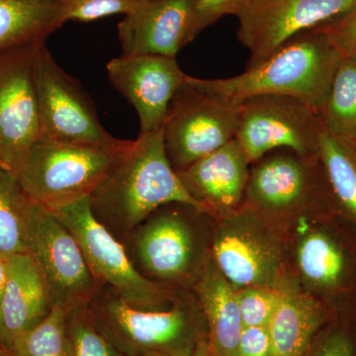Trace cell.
Returning a JSON list of instances; mask_svg holds the SVG:
<instances>
[{"label":"cell","instance_id":"obj_2","mask_svg":"<svg viewBox=\"0 0 356 356\" xmlns=\"http://www.w3.org/2000/svg\"><path fill=\"white\" fill-rule=\"evenodd\" d=\"M216 219L184 202L159 206L122 242L133 266L146 280L192 290L212 259Z\"/></svg>","mask_w":356,"mask_h":356},{"label":"cell","instance_id":"obj_12","mask_svg":"<svg viewBox=\"0 0 356 356\" xmlns=\"http://www.w3.org/2000/svg\"><path fill=\"white\" fill-rule=\"evenodd\" d=\"M26 248L43 277L53 308L69 312L88 305L102 290L76 238L53 212L35 203Z\"/></svg>","mask_w":356,"mask_h":356},{"label":"cell","instance_id":"obj_36","mask_svg":"<svg viewBox=\"0 0 356 356\" xmlns=\"http://www.w3.org/2000/svg\"><path fill=\"white\" fill-rule=\"evenodd\" d=\"M0 356H13V353H11L10 350L7 348L6 346L0 343Z\"/></svg>","mask_w":356,"mask_h":356},{"label":"cell","instance_id":"obj_32","mask_svg":"<svg viewBox=\"0 0 356 356\" xmlns=\"http://www.w3.org/2000/svg\"><path fill=\"white\" fill-rule=\"evenodd\" d=\"M240 2L241 0H196L189 42L224 16L234 15Z\"/></svg>","mask_w":356,"mask_h":356},{"label":"cell","instance_id":"obj_11","mask_svg":"<svg viewBox=\"0 0 356 356\" xmlns=\"http://www.w3.org/2000/svg\"><path fill=\"white\" fill-rule=\"evenodd\" d=\"M34 79L44 137L113 149L130 143L116 139L103 128L88 95L58 65L44 42L35 51Z\"/></svg>","mask_w":356,"mask_h":356},{"label":"cell","instance_id":"obj_10","mask_svg":"<svg viewBox=\"0 0 356 356\" xmlns=\"http://www.w3.org/2000/svg\"><path fill=\"white\" fill-rule=\"evenodd\" d=\"M240 105L199 88L188 76L173 96L163 127L166 158L175 172L235 139Z\"/></svg>","mask_w":356,"mask_h":356},{"label":"cell","instance_id":"obj_25","mask_svg":"<svg viewBox=\"0 0 356 356\" xmlns=\"http://www.w3.org/2000/svg\"><path fill=\"white\" fill-rule=\"evenodd\" d=\"M323 127L346 144L356 142V60L343 57L337 65L324 106Z\"/></svg>","mask_w":356,"mask_h":356},{"label":"cell","instance_id":"obj_7","mask_svg":"<svg viewBox=\"0 0 356 356\" xmlns=\"http://www.w3.org/2000/svg\"><path fill=\"white\" fill-rule=\"evenodd\" d=\"M125 147L107 149L42 136L16 177L33 203L53 212L90 197Z\"/></svg>","mask_w":356,"mask_h":356},{"label":"cell","instance_id":"obj_14","mask_svg":"<svg viewBox=\"0 0 356 356\" xmlns=\"http://www.w3.org/2000/svg\"><path fill=\"white\" fill-rule=\"evenodd\" d=\"M356 0H241L238 38L250 51L248 67L268 58L293 37L348 13Z\"/></svg>","mask_w":356,"mask_h":356},{"label":"cell","instance_id":"obj_4","mask_svg":"<svg viewBox=\"0 0 356 356\" xmlns=\"http://www.w3.org/2000/svg\"><path fill=\"white\" fill-rule=\"evenodd\" d=\"M88 306L100 331L126 356H189L208 337L193 290H180L170 308L149 311L134 308L104 286Z\"/></svg>","mask_w":356,"mask_h":356},{"label":"cell","instance_id":"obj_24","mask_svg":"<svg viewBox=\"0 0 356 356\" xmlns=\"http://www.w3.org/2000/svg\"><path fill=\"white\" fill-rule=\"evenodd\" d=\"M34 203L10 170L0 166V257L26 254L28 224Z\"/></svg>","mask_w":356,"mask_h":356},{"label":"cell","instance_id":"obj_13","mask_svg":"<svg viewBox=\"0 0 356 356\" xmlns=\"http://www.w3.org/2000/svg\"><path fill=\"white\" fill-rule=\"evenodd\" d=\"M323 129L318 112L302 100L257 95L241 103L235 139L252 165L278 149L317 156Z\"/></svg>","mask_w":356,"mask_h":356},{"label":"cell","instance_id":"obj_31","mask_svg":"<svg viewBox=\"0 0 356 356\" xmlns=\"http://www.w3.org/2000/svg\"><path fill=\"white\" fill-rule=\"evenodd\" d=\"M314 30L325 34L343 57L356 60V6L337 19Z\"/></svg>","mask_w":356,"mask_h":356},{"label":"cell","instance_id":"obj_23","mask_svg":"<svg viewBox=\"0 0 356 356\" xmlns=\"http://www.w3.org/2000/svg\"><path fill=\"white\" fill-rule=\"evenodd\" d=\"M322 163L334 208L356 226V153L353 147L323 129L318 140Z\"/></svg>","mask_w":356,"mask_h":356},{"label":"cell","instance_id":"obj_8","mask_svg":"<svg viewBox=\"0 0 356 356\" xmlns=\"http://www.w3.org/2000/svg\"><path fill=\"white\" fill-rule=\"evenodd\" d=\"M53 213L76 238L100 286L110 288L129 305L140 310L172 307L180 290L161 286L136 270L123 243L93 217L89 197Z\"/></svg>","mask_w":356,"mask_h":356},{"label":"cell","instance_id":"obj_18","mask_svg":"<svg viewBox=\"0 0 356 356\" xmlns=\"http://www.w3.org/2000/svg\"><path fill=\"white\" fill-rule=\"evenodd\" d=\"M250 163L236 139L175 172L192 198L221 219L240 209Z\"/></svg>","mask_w":356,"mask_h":356},{"label":"cell","instance_id":"obj_6","mask_svg":"<svg viewBox=\"0 0 356 356\" xmlns=\"http://www.w3.org/2000/svg\"><path fill=\"white\" fill-rule=\"evenodd\" d=\"M243 207L283 236L304 218L337 212L318 156L278 149L250 165Z\"/></svg>","mask_w":356,"mask_h":356},{"label":"cell","instance_id":"obj_21","mask_svg":"<svg viewBox=\"0 0 356 356\" xmlns=\"http://www.w3.org/2000/svg\"><path fill=\"white\" fill-rule=\"evenodd\" d=\"M208 325V339L220 356H238L243 329L236 289L211 259L193 287Z\"/></svg>","mask_w":356,"mask_h":356},{"label":"cell","instance_id":"obj_37","mask_svg":"<svg viewBox=\"0 0 356 356\" xmlns=\"http://www.w3.org/2000/svg\"><path fill=\"white\" fill-rule=\"evenodd\" d=\"M142 356H166V355H161V353H147V355H144Z\"/></svg>","mask_w":356,"mask_h":356},{"label":"cell","instance_id":"obj_9","mask_svg":"<svg viewBox=\"0 0 356 356\" xmlns=\"http://www.w3.org/2000/svg\"><path fill=\"white\" fill-rule=\"evenodd\" d=\"M212 257L236 290L248 286L282 290L292 281L284 236L243 206L216 220Z\"/></svg>","mask_w":356,"mask_h":356},{"label":"cell","instance_id":"obj_35","mask_svg":"<svg viewBox=\"0 0 356 356\" xmlns=\"http://www.w3.org/2000/svg\"><path fill=\"white\" fill-rule=\"evenodd\" d=\"M6 259L0 257V302H1L2 292H3L4 282H6ZM0 343L3 344V339H2L1 318H0Z\"/></svg>","mask_w":356,"mask_h":356},{"label":"cell","instance_id":"obj_1","mask_svg":"<svg viewBox=\"0 0 356 356\" xmlns=\"http://www.w3.org/2000/svg\"><path fill=\"white\" fill-rule=\"evenodd\" d=\"M89 201L93 217L121 243L163 204L189 203L208 211L189 195L170 165L163 129L140 134L137 140H131Z\"/></svg>","mask_w":356,"mask_h":356},{"label":"cell","instance_id":"obj_26","mask_svg":"<svg viewBox=\"0 0 356 356\" xmlns=\"http://www.w3.org/2000/svg\"><path fill=\"white\" fill-rule=\"evenodd\" d=\"M67 312L53 308L48 317L11 344L13 356H70Z\"/></svg>","mask_w":356,"mask_h":356},{"label":"cell","instance_id":"obj_34","mask_svg":"<svg viewBox=\"0 0 356 356\" xmlns=\"http://www.w3.org/2000/svg\"><path fill=\"white\" fill-rule=\"evenodd\" d=\"M189 356H220L211 346L209 339H205L198 344L197 348Z\"/></svg>","mask_w":356,"mask_h":356},{"label":"cell","instance_id":"obj_22","mask_svg":"<svg viewBox=\"0 0 356 356\" xmlns=\"http://www.w3.org/2000/svg\"><path fill=\"white\" fill-rule=\"evenodd\" d=\"M64 0H0V51L46 41L64 25Z\"/></svg>","mask_w":356,"mask_h":356},{"label":"cell","instance_id":"obj_39","mask_svg":"<svg viewBox=\"0 0 356 356\" xmlns=\"http://www.w3.org/2000/svg\"><path fill=\"white\" fill-rule=\"evenodd\" d=\"M138 2L143 1V0H137Z\"/></svg>","mask_w":356,"mask_h":356},{"label":"cell","instance_id":"obj_15","mask_svg":"<svg viewBox=\"0 0 356 356\" xmlns=\"http://www.w3.org/2000/svg\"><path fill=\"white\" fill-rule=\"evenodd\" d=\"M40 43L0 51V166L14 175L43 136L34 79Z\"/></svg>","mask_w":356,"mask_h":356},{"label":"cell","instance_id":"obj_20","mask_svg":"<svg viewBox=\"0 0 356 356\" xmlns=\"http://www.w3.org/2000/svg\"><path fill=\"white\" fill-rule=\"evenodd\" d=\"M332 311L292 280L283 288L280 305L268 325L271 356L305 355Z\"/></svg>","mask_w":356,"mask_h":356},{"label":"cell","instance_id":"obj_19","mask_svg":"<svg viewBox=\"0 0 356 356\" xmlns=\"http://www.w3.org/2000/svg\"><path fill=\"white\" fill-rule=\"evenodd\" d=\"M53 310L38 267L28 254L6 259V276L0 302L2 339L7 348Z\"/></svg>","mask_w":356,"mask_h":356},{"label":"cell","instance_id":"obj_38","mask_svg":"<svg viewBox=\"0 0 356 356\" xmlns=\"http://www.w3.org/2000/svg\"><path fill=\"white\" fill-rule=\"evenodd\" d=\"M351 147H353V149H355V152L356 153V142L355 143V144L351 145Z\"/></svg>","mask_w":356,"mask_h":356},{"label":"cell","instance_id":"obj_29","mask_svg":"<svg viewBox=\"0 0 356 356\" xmlns=\"http://www.w3.org/2000/svg\"><path fill=\"white\" fill-rule=\"evenodd\" d=\"M243 327H268L280 305L282 290L248 286L236 290Z\"/></svg>","mask_w":356,"mask_h":356},{"label":"cell","instance_id":"obj_5","mask_svg":"<svg viewBox=\"0 0 356 356\" xmlns=\"http://www.w3.org/2000/svg\"><path fill=\"white\" fill-rule=\"evenodd\" d=\"M290 277L331 310L356 308V226L337 212L304 218L284 234Z\"/></svg>","mask_w":356,"mask_h":356},{"label":"cell","instance_id":"obj_30","mask_svg":"<svg viewBox=\"0 0 356 356\" xmlns=\"http://www.w3.org/2000/svg\"><path fill=\"white\" fill-rule=\"evenodd\" d=\"M138 3L137 0H64L63 20L90 22L116 14L127 15Z\"/></svg>","mask_w":356,"mask_h":356},{"label":"cell","instance_id":"obj_28","mask_svg":"<svg viewBox=\"0 0 356 356\" xmlns=\"http://www.w3.org/2000/svg\"><path fill=\"white\" fill-rule=\"evenodd\" d=\"M67 325L70 356H126L100 331L88 305L67 312Z\"/></svg>","mask_w":356,"mask_h":356},{"label":"cell","instance_id":"obj_27","mask_svg":"<svg viewBox=\"0 0 356 356\" xmlns=\"http://www.w3.org/2000/svg\"><path fill=\"white\" fill-rule=\"evenodd\" d=\"M303 356H356V308L332 310Z\"/></svg>","mask_w":356,"mask_h":356},{"label":"cell","instance_id":"obj_3","mask_svg":"<svg viewBox=\"0 0 356 356\" xmlns=\"http://www.w3.org/2000/svg\"><path fill=\"white\" fill-rule=\"evenodd\" d=\"M341 54L323 33L302 32L259 64L228 79L188 76L199 88L240 105L257 95L291 96L320 112L329 95Z\"/></svg>","mask_w":356,"mask_h":356},{"label":"cell","instance_id":"obj_17","mask_svg":"<svg viewBox=\"0 0 356 356\" xmlns=\"http://www.w3.org/2000/svg\"><path fill=\"white\" fill-rule=\"evenodd\" d=\"M196 0H143L119 23L123 55L175 58L191 43Z\"/></svg>","mask_w":356,"mask_h":356},{"label":"cell","instance_id":"obj_33","mask_svg":"<svg viewBox=\"0 0 356 356\" xmlns=\"http://www.w3.org/2000/svg\"><path fill=\"white\" fill-rule=\"evenodd\" d=\"M238 356H271L268 327H243L238 341Z\"/></svg>","mask_w":356,"mask_h":356},{"label":"cell","instance_id":"obj_16","mask_svg":"<svg viewBox=\"0 0 356 356\" xmlns=\"http://www.w3.org/2000/svg\"><path fill=\"white\" fill-rule=\"evenodd\" d=\"M110 83L135 107L140 134L161 130L168 107L186 74L177 58L158 55L115 58L107 64Z\"/></svg>","mask_w":356,"mask_h":356}]
</instances>
